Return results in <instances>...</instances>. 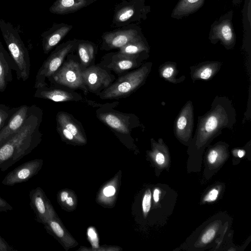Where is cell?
<instances>
[{"instance_id":"6da1fadb","label":"cell","mask_w":251,"mask_h":251,"mask_svg":"<svg viewBox=\"0 0 251 251\" xmlns=\"http://www.w3.org/2000/svg\"><path fill=\"white\" fill-rule=\"evenodd\" d=\"M42 117L43 112L39 107L30 106L22 127L0 146V171L7 170L39 145L42 137L40 126Z\"/></svg>"},{"instance_id":"7a4b0ae2","label":"cell","mask_w":251,"mask_h":251,"mask_svg":"<svg viewBox=\"0 0 251 251\" xmlns=\"http://www.w3.org/2000/svg\"><path fill=\"white\" fill-rule=\"evenodd\" d=\"M236 117L231 100L226 96H216L210 109L198 117L195 141L205 143L221 134L223 129H232L236 123Z\"/></svg>"},{"instance_id":"3957f363","label":"cell","mask_w":251,"mask_h":251,"mask_svg":"<svg viewBox=\"0 0 251 251\" xmlns=\"http://www.w3.org/2000/svg\"><path fill=\"white\" fill-rule=\"evenodd\" d=\"M0 30L9 54L16 65L17 78L25 81L29 78L30 69L28 50L18 31L11 23L0 19Z\"/></svg>"},{"instance_id":"277c9868","label":"cell","mask_w":251,"mask_h":251,"mask_svg":"<svg viewBox=\"0 0 251 251\" xmlns=\"http://www.w3.org/2000/svg\"><path fill=\"white\" fill-rule=\"evenodd\" d=\"M151 66L152 63L147 62L138 69L119 77L100 93V98L114 99L128 96L144 84Z\"/></svg>"},{"instance_id":"5b68a950","label":"cell","mask_w":251,"mask_h":251,"mask_svg":"<svg viewBox=\"0 0 251 251\" xmlns=\"http://www.w3.org/2000/svg\"><path fill=\"white\" fill-rule=\"evenodd\" d=\"M78 40L74 39L63 43L57 47L43 63L35 77L34 87L47 86L46 79L50 78L60 67L65 57L77 46Z\"/></svg>"},{"instance_id":"8992f818","label":"cell","mask_w":251,"mask_h":251,"mask_svg":"<svg viewBox=\"0 0 251 251\" xmlns=\"http://www.w3.org/2000/svg\"><path fill=\"white\" fill-rule=\"evenodd\" d=\"M233 10H230L216 19L211 25L208 39L212 44L220 43L227 50L233 49L236 44V34L232 24Z\"/></svg>"},{"instance_id":"52a82bcc","label":"cell","mask_w":251,"mask_h":251,"mask_svg":"<svg viewBox=\"0 0 251 251\" xmlns=\"http://www.w3.org/2000/svg\"><path fill=\"white\" fill-rule=\"evenodd\" d=\"M145 1L132 0L127 4H121L115 11L113 23L116 26H122L145 20L150 11V7L145 5Z\"/></svg>"},{"instance_id":"ba28073f","label":"cell","mask_w":251,"mask_h":251,"mask_svg":"<svg viewBox=\"0 0 251 251\" xmlns=\"http://www.w3.org/2000/svg\"><path fill=\"white\" fill-rule=\"evenodd\" d=\"M82 70L77 62L70 60L65 62L50 78L60 85L71 89H81L86 92L87 89L83 82Z\"/></svg>"},{"instance_id":"9c48e42d","label":"cell","mask_w":251,"mask_h":251,"mask_svg":"<svg viewBox=\"0 0 251 251\" xmlns=\"http://www.w3.org/2000/svg\"><path fill=\"white\" fill-rule=\"evenodd\" d=\"M42 164V160L38 159L26 161L9 172L1 183L4 185L11 186L26 182L38 173Z\"/></svg>"},{"instance_id":"30bf717a","label":"cell","mask_w":251,"mask_h":251,"mask_svg":"<svg viewBox=\"0 0 251 251\" xmlns=\"http://www.w3.org/2000/svg\"><path fill=\"white\" fill-rule=\"evenodd\" d=\"M81 75L84 85L92 93H98L105 89L113 81L110 74L98 66H91L82 70Z\"/></svg>"},{"instance_id":"8fae6325","label":"cell","mask_w":251,"mask_h":251,"mask_svg":"<svg viewBox=\"0 0 251 251\" xmlns=\"http://www.w3.org/2000/svg\"><path fill=\"white\" fill-rule=\"evenodd\" d=\"M194 107L187 101L181 108L174 124V132L179 139L186 141L191 137L194 128Z\"/></svg>"},{"instance_id":"7c38bea8","label":"cell","mask_w":251,"mask_h":251,"mask_svg":"<svg viewBox=\"0 0 251 251\" xmlns=\"http://www.w3.org/2000/svg\"><path fill=\"white\" fill-rule=\"evenodd\" d=\"M141 31L139 27H129L108 32L102 36V45L108 50L121 48L132 40Z\"/></svg>"},{"instance_id":"4fadbf2b","label":"cell","mask_w":251,"mask_h":251,"mask_svg":"<svg viewBox=\"0 0 251 251\" xmlns=\"http://www.w3.org/2000/svg\"><path fill=\"white\" fill-rule=\"evenodd\" d=\"M30 109V106L26 104L16 107L0 132V146L22 127Z\"/></svg>"},{"instance_id":"5bb4252c","label":"cell","mask_w":251,"mask_h":251,"mask_svg":"<svg viewBox=\"0 0 251 251\" xmlns=\"http://www.w3.org/2000/svg\"><path fill=\"white\" fill-rule=\"evenodd\" d=\"M148 56L147 52L135 55H127L118 52L113 55L111 61L107 67L115 73L121 74L138 67L141 64L143 60L148 58Z\"/></svg>"},{"instance_id":"9a60e30c","label":"cell","mask_w":251,"mask_h":251,"mask_svg":"<svg viewBox=\"0 0 251 251\" xmlns=\"http://www.w3.org/2000/svg\"><path fill=\"white\" fill-rule=\"evenodd\" d=\"M29 196L30 205L35 214L36 220L44 224L51 217V212L43 191L37 187L30 191Z\"/></svg>"},{"instance_id":"2e32d148","label":"cell","mask_w":251,"mask_h":251,"mask_svg":"<svg viewBox=\"0 0 251 251\" xmlns=\"http://www.w3.org/2000/svg\"><path fill=\"white\" fill-rule=\"evenodd\" d=\"M73 26L66 24H54L41 34L43 50L48 53L69 33Z\"/></svg>"},{"instance_id":"e0dca14e","label":"cell","mask_w":251,"mask_h":251,"mask_svg":"<svg viewBox=\"0 0 251 251\" xmlns=\"http://www.w3.org/2000/svg\"><path fill=\"white\" fill-rule=\"evenodd\" d=\"M13 70L17 72L16 65L0 39V92H3L7 84L12 81Z\"/></svg>"},{"instance_id":"ac0fdd59","label":"cell","mask_w":251,"mask_h":251,"mask_svg":"<svg viewBox=\"0 0 251 251\" xmlns=\"http://www.w3.org/2000/svg\"><path fill=\"white\" fill-rule=\"evenodd\" d=\"M35 98L49 100L56 102H63L80 100V96L63 89L47 86L37 88L35 91Z\"/></svg>"},{"instance_id":"d6986e66","label":"cell","mask_w":251,"mask_h":251,"mask_svg":"<svg viewBox=\"0 0 251 251\" xmlns=\"http://www.w3.org/2000/svg\"><path fill=\"white\" fill-rule=\"evenodd\" d=\"M221 65V63L219 61H207L191 66V78L193 81L209 80L218 72Z\"/></svg>"},{"instance_id":"ffe728a7","label":"cell","mask_w":251,"mask_h":251,"mask_svg":"<svg viewBox=\"0 0 251 251\" xmlns=\"http://www.w3.org/2000/svg\"><path fill=\"white\" fill-rule=\"evenodd\" d=\"M97 0H56L49 8L51 13L67 14L74 13Z\"/></svg>"},{"instance_id":"44dd1931","label":"cell","mask_w":251,"mask_h":251,"mask_svg":"<svg viewBox=\"0 0 251 251\" xmlns=\"http://www.w3.org/2000/svg\"><path fill=\"white\" fill-rule=\"evenodd\" d=\"M205 0H179L171 14L172 18L179 20L198 11Z\"/></svg>"},{"instance_id":"7402d4cb","label":"cell","mask_w":251,"mask_h":251,"mask_svg":"<svg viewBox=\"0 0 251 251\" xmlns=\"http://www.w3.org/2000/svg\"><path fill=\"white\" fill-rule=\"evenodd\" d=\"M149 50L148 42L141 33L120 48L118 52L124 54L135 55L144 52L149 53Z\"/></svg>"},{"instance_id":"603a6c76","label":"cell","mask_w":251,"mask_h":251,"mask_svg":"<svg viewBox=\"0 0 251 251\" xmlns=\"http://www.w3.org/2000/svg\"><path fill=\"white\" fill-rule=\"evenodd\" d=\"M56 121L57 124L66 128L77 140L81 142L84 141L80 127L69 114L64 112L58 113L56 116Z\"/></svg>"},{"instance_id":"cb8c5ba5","label":"cell","mask_w":251,"mask_h":251,"mask_svg":"<svg viewBox=\"0 0 251 251\" xmlns=\"http://www.w3.org/2000/svg\"><path fill=\"white\" fill-rule=\"evenodd\" d=\"M100 120L112 128L122 133H127L129 131L128 125L121 116L114 113L100 114Z\"/></svg>"},{"instance_id":"d4e9b609","label":"cell","mask_w":251,"mask_h":251,"mask_svg":"<svg viewBox=\"0 0 251 251\" xmlns=\"http://www.w3.org/2000/svg\"><path fill=\"white\" fill-rule=\"evenodd\" d=\"M77 50L82 65L84 67H88L94 58L95 47L90 42L78 41Z\"/></svg>"},{"instance_id":"484cf974","label":"cell","mask_w":251,"mask_h":251,"mask_svg":"<svg viewBox=\"0 0 251 251\" xmlns=\"http://www.w3.org/2000/svg\"><path fill=\"white\" fill-rule=\"evenodd\" d=\"M159 74L166 81L173 83H178L182 80L176 78L178 72L176 64L174 62H167L162 64L159 69Z\"/></svg>"},{"instance_id":"4316f807","label":"cell","mask_w":251,"mask_h":251,"mask_svg":"<svg viewBox=\"0 0 251 251\" xmlns=\"http://www.w3.org/2000/svg\"><path fill=\"white\" fill-rule=\"evenodd\" d=\"M15 108H11L5 104H0V132Z\"/></svg>"},{"instance_id":"83f0119b","label":"cell","mask_w":251,"mask_h":251,"mask_svg":"<svg viewBox=\"0 0 251 251\" xmlns=\"http://www.w3.org/2000/svg\"><path fill=\"white\" fill-rule=\"evenodd\" d=\"M151 194L150 190H148L143 197L142 201V209L144 213L146 214L150 210L151 206Z\"/></svg>"},{"instance_id":"f1b7e54d","label":"cell","mask_w":251,"mask_h":251,"mask_svg":"<svg viewBox=\"0 0 251 251\" xmlns=\"http://www.w3.org/2000/svg\"><path fill=\"white\" fill-rule=\"evenodd\" d=\"M216 231L214 229L210 228L208 229L202 236L201 241L203 243H207L210 242L214 237Z\"/></svg>"},{"instance_id":"f546056e","label":"cell","mask_w":251,"mask_h":251,"mask_svg":"<svg viewBox=\"0 0 251 251\" xmlns=\"http://www.w3.org/2000/svg\"><path fill=\"white\" fill-rule=\"evenodd\" d=\"M57 129L67 139L70 141L76 139L72 133L65 127L57 124Z\"/></svg>"},{"instance_id":"4dcf8cb0","label":"cell","mask_w":251,"mask_h":251,"mask_svg":"<svg viewBox=\"0 0 251 251\" xmlns=\"http://www.w3.org/2000/svg\"><path fill=\"white\" fill-rule=\"evenodd\" d=\"M0 235V251H17Z\"/></svg>"},{"instance_id":"1f68e13d","label":"cell","mask_w":251,"mask_h":251,"mask_svg":"<svg viewBox=\"0 0 251 251\" xmlns=\"http://www.w3.org/2000/svg\"><path fill=\"white\" fill-rule=\"evenodd\" d=\"M12 209V205L0 196V212H7Z\"/></svg>"},{"instance_id":"d6a6232c","label":"cell","mask_w":251,"mask_h":251,"mask_svg":"<svg viewBox=\"0 0 251 251\" xmlns=\"http://www.w3.org/2000/svg\"><path fill=\"white\" fill-rule=\"evenodd\" d=\"M218 194L219 191L216 189H213L205 196L204 201L208 202L215 201L217 199Z\"/></svg>"},{"instance_id":"836d02e7","label":"cell","mask_w":251,"mask_h":251,"mask_svg":"<svg viewBox=\"0 0 251 251\" xmlns=\"http://www.w3.org/2000/svg\"><path fill=\"white\" fill-rule=\"evenodd\" d=\"M219 156V152L216 149L211 150L207 156V159L209 163L214 164L216 162Z\"/></svg>"},{"instance_id":"e575fe53","label":"cell","mask_w":251,"mask_h":251,"mask_svg":"<svg viewBox=\"0 0 251 251\" xmlns=\"http://www.w3.org/2000/svg\"><path fill=\"white\" fill-rule=\"evenodd\" d=\"M115 188L113 186H109L103 190V194L106 197H111L115 193Z\"/></svg>"},{"instance_id":"d590c367","label":"cell","mask_w":251,"mask_h":251,"mask_svg":"<svg viewBox=\"0 0 251 251\" xmlns=\"http://www.w3.org/2000/svg\"><path fill=\"white\" fill-rule=\"evenodd\" d=\"M156 163L159 165H162L165 162V157L163 154L160 152H158L155 157Z\"/></svg>"},{"instance_id":"8d00e7d4","label":"cell","mask_w":251,"mask_h":251,"mask_svg":"<svg viewBox=\"0 0 251 251\" xmlns=\"http://www.w3.org/2000/svg\"><path fill=\"white\" fill-rule=\"evenodd\" d=\"M88 234H89V236L91 239L92 242H94L96 241V238H97V234H96L95 231L92 228H90L89 230V232H88Z\"/></svg>"},{"instance_id":"74e56055","label":"cell","mask_w":251,"mask_h":251,"mask_svg":"<svg viewBox=\"0 0 251 251\" xmlns=\"http://www.w3.org/2000/svg\"><path fill=\"white\" fill-rule=\"evenodd\" d=\"M159 193L160 191L158 189L156 188L153 191V198L154 201L155 202H157L159 199Z\"/></svg>"},{"instance_id":"f35d334b","label":"cell","mask_w":251,"mask_h":251,"mask_svg":"<svg viewBox=\"0 0 251 251\" xmlns=\"http://www.w3.org/2000/svg\"><path fill=\"white\" fill-rule=\"evenodd\" d=\"M69 197V194L67 192H63L60 195V199L62 201H65Z\"/></svg>"},{"instance_id":"ab89813d","label":"cell","mask_w":251,"mask_h":251,"mask_svg":"<svg viewBox=\"0 0 251 251\" xmlns=\"http://www.w3.org/2000/svg\"><path fill=\"white\" fill-rule=\"evenodd\" d=\"M66 202L68 205L69 206H72L74 204V201L73 199L70 197H68L67 199L66 200Z\"/></svg>"},{"instance_id":"60d3db41","label":"cell","mask_w":251,"mask_h":251,"mask_svg":"<svg viewBox=\"0 0 251 251\" xmlns=\"http://www.w3.org/2000/svg\"><path fill=\"white\" fill-rule=\"evenodd\" d=\"M245 151L244 150H240L238 151L237 155L240 158H242L244 156Z\"/></svg>"},{"instance_id":"b9f144b4","label":"cell","mask_w":251,"mask_h":251,"mask_svg":"<svg viewBox=\"0 0 251 251\" xmlns=\"http://www.w3.org/2000/svg\"><path fill=\"white\" fill-rule=\"evenodd\" d=\"M242 0H232V3L235 5H237L240 4Z\"/></svg>"}]
</instances>
